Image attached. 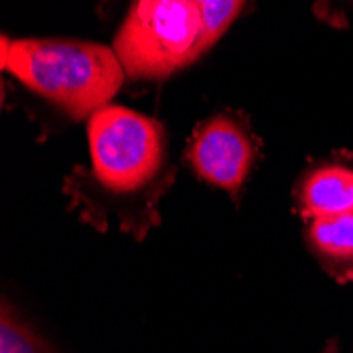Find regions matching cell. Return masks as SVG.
<instances>
[{
    "label": "cell",
    "mask_w": 353,
    "mask_h": 353,
    "mask_svg": "<svg viewBox=\"0 0 353 353\" xmlns=\"http://www.w3.org/2000/svg\"><path fill=\"white\" fill-rule=\"evenodd\" d=\"M91 168H77L68 192L95 229L142 239L159 222L157 203L172 182L165 132L154 119L121 106L89 117Z\"/></svg>",
    "instance_id": "obj_1"
},
{
    "label": "cell",
    "mask_w": 353,
    "mask_h": 353,
    "mask_svg": "<svg viewBox=\"0 0 353 353\" xmlns=\"http://www.w3.org/2000/svg\"><path fill=\"white\" fill-rule=\"evenodd\" d=\"M243 5L245 0H132L112 49L130 79L163 81L208 53Z\"/></svg>",
    "instance_id": "obj_2"
},
{
    "label": "cell",
    "mask_w": 353,
    "mask_h": 353,
    "mask_svg": "<svg viewBox=\"0 0 353 353\" xmlns=\"http://www.w3.org/2000/svg\"><path fill=\"white\" fill-rule=\"evenodd\" d=\"M3 68L30 93L70 119L108 106L127 72L114 49L61 39H3Z\"/></svg>",
    "instance_id": "obj_3"
},
{
    "label": "cell",
    "mask_w": 353,
    "mask_h": 353,
    "mask_svg": "<svg viewBox=\"0 0 353 353\" xmlns=\"http://www.w3.org/2000/svg\"><path fill=\"white\" fill-rule=\"evenodd\" d=\"M186 157L199 178L237 192L254 163V140L245 123L222 112L197 127Z\"/></svg>",
    "instance_id": "obj_4"
},
{
    "label": "cell",
    "mask_w": 353,
    "mask_h": 353,
    "mask_svg": "<svg viewBox=\"0 0 353 353\" xmlns=\"http://www.w3.org/2000/svg\"><path fill=\"white\" fill-rule=\"evenodd\" d=\"M296 203L307 220L353 212V168L324 163L311 170L299 184Z\"/></svg>",
    "instance_id": "obj_5"
},
{
    "label": "cell",
    "mask_w": 353,
    "mask_h": 353,
    "mask_svg": "<svg viewBox=\"0 0 353 353\" xmlns=\"http://www.w3.org/2000/svg\"><path fill=\"white\" fill-rule=\"evenodd\" d=\"M307 243L334 279L353 281V212L309 220Z\"/></svg>",
    "instance_id": "obj_6"
},
{
    "label": "cell",
    "mask_w": 353,
    "mask_h": 353,
    "mask_svg": "<svg viewBox=\"0 0 353 353\" xmlns=\"http://www.w3.org/2000/svg\"><path fill=\"white\" fill-rule=\"evenodd\" d=\"M0 353H55V349L34 326L28 324V319L9 299H3Z\"/></svg>",
    "instance_id": "obj_7"
},
{
    "label": "cell",
    "mask_w": 353,
    "mask_h": 353,
    "mask_svg": "<svg viewBox=\"0 0 353 353\" xmlns=\"http://www.w3.org/2000/svg\"><path fill=\"white\" fill-rule=\"evenodd\" d=\"M315 13L332 26H347L353 19V0H317Z\"/></svg>",
    "instance_id": "obj_8"
},
{
    "label": "cell",
    "mask_w": 353,
    "mask_h": 353,
    "mask_svg": "<svg viewBox=\"0 0 353 353\" xmlns=\"http://www.w3.org/2000/svg\"><path fill=\"white\" fill-rule=\"evenodd\" d=\"M322 353H339V345H336V341H330V343L322 349Z\"/></svg>",
    "instance_id": "obj_9"
}]
</instances>
